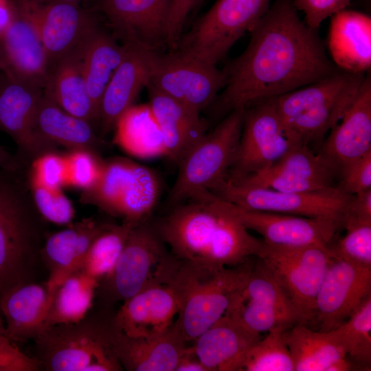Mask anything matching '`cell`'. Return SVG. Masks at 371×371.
Wrapping results in <instances>:
<instances>
[{"mask_svg":"<svg viewBox=\"0 0 371 371\" xmlns=\"http://www.w3.org/2000/svg\"><path fill=\"white\" fill-rule=\"evenodd\" d=\"M348 222L371 223V188L350 196L342 226Z\"/></svg>","mask_w":371,"mask_h":371,"instance_id":"f907efd6","label":"cell"},{"mask_svg":"<svg viewBox=\"0 0 371 371\" xmlns=\"http://www.w3.org/2000/svg\"><path fill=\"white\" fill-rule=\"evenodd\" d=\"M82 48L68 54L54 65L43 90L62 109L94 126L99 122V115L83 76Z\"/></svg>","mask_w":371,"mask_h":371,"instance_id":"f546056e","label":"cell"},{"mask_svg":"<svg viewBox=\"0 0 371 371\" xmlns=\"http://www.w3.org/2000/svg\"><path fill=\"white\" fill-rule=\"evenodd\" d=\"M43 89L10 78L0 71V131L14 142V157L29 166L42 155L57 151L58 146L38 131L36 114Z\"/></svg>","mask_w":371,"mask_h":371,"instance_id":"5bb4252c","label":"cell"},{"mask_svg":"<svg viewBox=\"0 0 371 371\" xmlns=\"http://www.w3.org/2000/svg\"><path fill=\"white\" fill-rule=\"evenodd\" d=\"M46 221L38 211L27 169L0 203V296L25 283L34 282L45 239Z\"/></svg>","mask_w":371,"mask_h":371,"instance_id":"277c9868","label":"cell"},{"mask_svg":"<svg viewBox=\"0 0 371 371\" xmlns=\"http://www.w3.org/2000/svg\"><path fill=\"white\" fill-rule=\"evenodd\" d=\"M175 371H207L203 364L195 355L191 346L187 347L180 357Z\"/></svg>","mask_w":371,"mask_h":371,"instance_id":"f5cc1de1","label":"cell"},{"mask_svg":"<svg viewBox=\"0 0 371 371\" xmlns=\"http://www.w3.org/2000/svg\"><path fill=\"white\" fill-rule=\"evenodd\" d=\"M229 179L243 186L281 192H307L336 187L330 170L311 147L302 144L293 145L279 159L262 170Z\"/></svg>","mask_w":371,"mask_h":371,"instance_id":"ac0fdd59","label":"cell"},{"mask_svg":"<svg viewBox=\"0 0 371 371\" xmlns=\"http://www.w3.org/2000/svg\"><path fill=\"white\" fill-rule=\"evenodd\" d=\"M171 0H98L95 10L107 19L122 43L155 52L166 43Z\"/></svg>","mask_w":371,"mask_h":371,"instance_id":"44dd1931","label":"cell"},{"mask_svg":"<svg viewBox=\"0 0 371 371\" xmlns=\"http://www.w3.org/2000/svg\"><path fill=\"white\" fill-rule=\"evenodd\" d=\"M34 204L46 221L58 225H70L74 217L71 203L60 189H52L31 179L28 175Z\"/></svg>","mask_w":371,"mask_h":371,"instance_id":"7bdbcfd3","label":"cell"},{"mask_svg":"<svg viewBox=\"0 0 371 371\" xmlns=\"http://www.w3.org/2000/svg\"><path fill=\"white\" fill-rule=\"evenodd\" d=\"M12 16L11 0H0V33L8 24Z\"/></svg>","mask_w":371,"mask_h":371,"instance_id":"11a10c76","label":"cell"},{"mask_svg":"<svg viewBox=\"0 0 371 371\" xmlns=\"http://www.w3.org/2000/svg\"><path fill=\"white\" fill-rule=\"evenodd\" d=\"M216 196L248 210L307 217L342 218L351 195L333 188L307 192H281L236 183L228 177L210 190Z\"/></svg>","mask_w":371,"mask_h":371,"instance_id":"7c38bea8","label":"cell"},{"mask_svg":"<svg viewBox=\"0 0 371 371\" xmlns=\"http://www.w3.org/2000/svg\"><path fill=\"white\" fill-rule=\"evenodd\" d=\"M21 172V168H0V203L16 183L20 177Z\"/></svg>","mask_w":371,"mask_h":371,"instance_id":"816d5d0a","label":"cell"},{"mask_svg":"<svg viewBox=\"0 0 371 371\" xmlns=\"http://www.w3.org/2000/svg\"><path fill=\"white\" fill-rule=\"evenodd\" d=\"M156 230L179 260L212 269L243 264L256 258L263 245L234 205L210 191L173 206Z\"/></svg>","mask_w":371,"mask_h":371,"instance_id":"7a4b0ae2","label":"cell"},{"mask_svg":"<svg viewBox=\"0 0 371 371\" xmlns=\"http://www.w3.org/2000/svg\"><path fill=\"white\" fill-rule=\"evenodd\" d=\"M364 74L338 70L317 82L272 98L293 137L310 147L320 144L341 119L366 78Z\"/></svg>","mask_w":371,"mask_h":371,"instance_id":"3957f363","label":"cell"},{"mask_svg":"<svg viewBox=\"0 0 371 371\" xmlns=\"http://www.w3.org/2000/svg\"><path fill=\"white\" fill-rule=\"evenodd\" d=\"M294 371H328L338 359L346 357L328 331L313 330L297 323L286 332Z\"/></svg>","mask_w":371,"mask_h":371,"instance_id":"836d02e7","label":"cell"},{"mask_svg":"<svg viewBox=\"0 0 371 371\" xmlns=\"http://www.w3.org/2000/svg\"><path fill=\"white\" fill-rule=\"evenodd\" d=\"M174 50L164 55L155 52L148 83L200 115L223 89V71L180 49Z\"/></svg>","mask_w":371,"mask_h":371,"instance_id":"8fae6325","label":"cell"},{"mask_svg":"<svg viewBox=\"0 0 371 371\" xmlns=\"http://www.w3.org/2000/svg\"><path fill=\"white\" fill-rule=\"evenodd\" d=\"M65 157L67 164L66 185L85 190L94 183L103 161L98 153L85 150H71Z\"/></svg>","mask_w":371,"mask_h":371,"instance_id":"ee69618b","label":"cell"},{"mask_svg":"<svg viewBox=\"0 0 371 371\" xmlns=\"http://www.w3.org/2000/svg\"><path fill=\"white\" fill-rule=\"evenodd\" d=\"M179 310V297L170 282L154 286L124 301L111 325L129 337H155L174 324Z\"/></svg>","mask_w":371,"mask_h":371,"instance_id":"7402d4cb","label":"cell"},{"mask_svg":"<svg viewBox=\"0 0 371 371\" xmlns=\"http://www.w3.org/2000/svg\"><path fill=\"white\" fill-rule=\"evenodd\" d=\"M245 109L227 114L177 164V175L168 198L170 205L210 191L228 177L238 150Z\"/></svg>","mask_w":371,"mask_h":371,"instance_id":"ba28073f","label":"cell"},{"mask_svg":"<svg viewBox=\"0 0 371 371\" xmlns=\"http://www.w3.org/2000/svg\"><path fill=\"white\" fill-rule=\"evenodd\" d=\"M156 229L146 221L131 230L111 273L98 284L106 304L125 301L140 291L170 282L181 260L169 253Z\"/></svg>","mask_w":371,"mask_h":371,"instance_id":"52a82bcc","label":"cell"},{"mask_svg":"<svg viewBox=\"0 0 371 371\" xmlns=\"http://www.w3.org/2000/svg\"><path fill=\"white\" fill-rule=\"evenodd\" d=\"M98 284L80 270L64 279L52 293L45 327L82 319L93 307Z\"/></svg>","mask_w":371,"mask_h":371,"instance_id":"d590c367","label":"cell"},{"mask_svg":"<svg viewBox=\"0 0 371 371\" xmlns=\"http://www.w3.org/2000/svg\"><path fill=\"white\" fill-rule=\"evenodd\" d=\"M0 335L6 336L5 324H4V322L3 321L2 317L1 315V313H0Z\"/></svg>","mask_w":371,"mask_h":371,"instance_id":"6f0895ef","label":"cell"},{"mask_svg":"<svg viewBox=\"0 0 371 371\" xmlns=\"http://www.w3.org/2000/svg\"><path fill=\"white\" fill-rule=\"evenodd\" d=\"M249 32L246 49L223 70L225 85L214 101L218 113L245 109L338 71L293 0H277Z\"/></svg>","mask_w":371,"mask_h":371,"instance_id":"6da1fadb","label":"cell"},{"mask_svg":"<svg viewBox=\"0 0 371 371\" xmlns=\"http://www.w3.org/2000/svg\"><path fill=\"white\" fill-rule=\"evenodd\" d=\"M21 166L14 155H12L3 146L0 145V168L15 169Z\"/></svg>","mask_w":371,"mask_h":371,"instance_id":"db71d44e","label":"cell"},{"mask_svg":"<svg viewBox=\"0 0 371 371\" xmlns=\"http://www.w3.org/2000/svg\"><path fill=\"white\" fill-rule=\"evenodd\" d=\"M288 329L277 328L258 341L249 350L242 370L294 371L293 361L286 339Z\"/></svg>","mask_w":371,"mask_h":371,"instance_id":"f35d334b","label":"cell"},{"mask_svg":"<svg viewBox=\"0 0 371 371\" xmlns=\"http://www.w3.org/2000/svg\"><path fill=\"white\" fill-rule=\"evenodd\" d=\"M34 1L41 3H54V2L79 3L82 0H34Z\"/></svg>","mask_w":371,"mask_h":371,"instance_id":"9f6ffc18","label":"cell"},{"mask_svg":"<svg viewBox=\"0 0 371 371\" xmlns=\"http://www.w3.org/2000/svg\"><path fill=\"white\" fill-rule=\"evenodd\" d=\"M271 0H216L196 22L177 49L216 65L234 43L254 27Z\"/></svg>","mask_w":371,"mask_h":371,"instance_id":"9c48e42d","label":"cell"},{"mask_svg":"<svg viewBox=\"0 0 371 371\" xmlns=\"http://www.w3.org/2000/svg\"><path fill=\"white\" fill-rule=\"evenodd\" d=\"M30 6L50 70L60 59L82 48L100 26L94 12L79 3L30 0Z\"/></svg>","mask_w":371,"mask_h":371,"instance_id":"e0dca14e","label":"cell"},{"mask_svg":"<svg viewBox=\"0 0 371 371\" xmlns=\"http://www.w3.org/2000/svg\"><path fill=\"white\" fill-rule=\"evenodd\" d=\"M371 296V267L330 256L318 290L311 323L329 331Z\"/></svg>","mask_w":371,"mask_h":371,"instance_id":"2e32d148","label":"cell"},{"mask_svg":"<svg viewBox=\"0 0 371 371\" xmlns=\"http://www.w3.org/2000/svg\"><path fill=\"white\" fill-rule=\"evenodd\" d=\"M126 45L125 56L102 94L99 108L101 135L113 129L149 82L155 52L132 43Z\"/></svg>","mask_w":371,"mask_h":371,"instance_id":"603a6c76","label":"cell"},{"mask_svg":"<svg viewBox=\"0 0 371 371\" xmlns=\"http://www.w3.org/2000/svg\"><path fill=\"white\" fill-rule=\"evenodd\" d=\"M159 191L158 179L152 170L132 161L119 185L113 216L135 225L147 221Z\"/></svg>","mask_w":371,"mask_h":371,"instance_id":"d6a6232c","label":"cell"},{"mask_svg":"<svg viewBox=\"0 0 371 371\" xmlns=\"http://www.w3.org/2000/svg\"><path fill=\"white\" fill-rule=\"evenodd\" d=\"M41 367L35 357L21 350L5 335H0V371H38Z\"/></svg>","mask_w":371,"mask_h":371,"instance_id":"c3c4849f","label":"cell"},{"mask_svg":"<svg viewBox=\"0 0 371 371\" xmlns=\"http://www.w3.org/2000/svg\"><path fill=\"white\" fill-rule=\"evenodd\" d=\"M250 331L261 334L277 328H290L300 323L298 316L270 305L238 297L226 311Z\"/></svg>","mask_w":371,"mask_h":371,"instance_id":"ab89813d","label":"cell"},{"mask_svg":"<svg viewBox=\"0 0 371 371\" xmlns=\"http://www.w3.org/2000/svg\"><path fill=\"white\" fill-rule=\"evenodd\" d=\"M92 308L78 322L46 326L33 340L41 370H122L110 343L111 318L102 319Z\"/></svg>","mask_w":371,"mask_h":371,"instance_id":"8992f818","label":"cell"},{"mask_svg":"<svg viewBox=\"0 0 371 371\" xmlns=\"http://www.w3.org/2000/svg\"><path fill=\"white\" fill-rule=\"evenodd\" d=\"M109 339L122 367L128 371H175L187 348L175 322L159 335L133 337L115 330L111 320Z\"/></svg>","mask_w":371,"mask_h":371,"instance_id":"cb8c5ba5","label":"cell"},{"mask_svg":"<svg viewBox=\"0 0 371 371\" xmlns=\"http://www.w3.org/2000/svg\"><path fill=\"white\" fill-rule=\"evenodd\" d=\"M296 144L300 143L290 133L271 98L256 102L245 109L238 150L227 177L235 179L262 170Z\"/></svg>","mask_w":371,"mask_h":371,"instance_id":"4fadbf2b","label":"cell"},{"mask_svg":"<svg viewBox=\"0 0 371 371\" xmlns=\"http://www.w3.org/2000/svg\"><path fill=\"white\" fill-rule=\"evenodd\" d=\"M148 106L160 128L166 157L178 164L206 133V123L200 115L184 104L146 85Z\"/></svg>","mask_w":371,"mask_h":371,"instance_id":"83f0119b","label":"cell"},{"mask_svg":"<svg viewBox=\"0 0 371 371\" xmlns=\"http://www.w3.org/2000/svg\"><path fill=\"white\" fill-rule=\"evenodd\" d=\"M203 1L171 0L166 35V44L169 47L177 49L188 16Z\"/></svg>","mask_w":371,"mask_h":371,"instance_id":"681fc988","label":"cell"},{"mask_svg":"<svg viewBox=\"0 0 371 371\" xmlns=\"http://www.w3.org/2000/svg\"><path fill=\"white\" fill-rule=\"evenodd\" d=\"M30 177L52 189H60L66 185L65 157L57 153H46L27 166Z\"/></svg>","mask_w":371,"mask_h":371,"instance_id":"f6af8a7d","label":"cell"},{"mask_svg":"<svg viewBox=\"0 0 371 371\" xmlns=\"http://www.w3.org/2000/svg\"><path fill=\"white\" fill-rule=\"evenodd\" d=\"M346 233L328 250L331 257L371 267V223L348 222Z\"/></svg>","mask_w":371,"mask_h":371,"instance_id":"b9f144b4","label":"cell"},{"mask_svg":"<svg viewBox=\"0 0 371 371\" xmlns=\"http://www.w3.org/2000/svg\"><path fill=\"white\" fill-rule=\"evenodd\" d=\"M108 225L84 218L45 238L41 256L49 273L46 283L51 295L64 279L80 269L91 243Z\"/></svg>","mask_w":371,"mask_h":371,"instance_id":"484cf974","label":"cell"},{"mask_svg":"<svg viewBox=\"0 0 371 371\" xmlns=\"http://www.w3.org/2000/svg\"><path fill=\"white\" fill-rule=\"evenodd\" d=\"M261 339L225 313L193 341L195 355L207 371H240L250 348Z\"/></svg>","mask_w":371,"mask_h":371,"instance_id":"d4e9b609","label":"cell"},{"mask_svg":"<svg viewBox=\"0 0 371 371\" xmlns=\"http://www.w3.org/2000/svg\"><path fill=\"white\" fill-rule=\"evenodd\" d=\"M114 129L115 143L129 154L141 158L166 156L160 128L148 105L132 106Z\"/></svg>","mask_w":371,"mask_h":371,"instance_id":"e575fe53","label":"cell"},{"mask_svg":"<svg viewBox=\"0 0 371 371\" xmlns=\"http://www.w3.org/2000/svg\"><path fill=\"white\" fill-rule=\"evenodd\" d=\"M251 267L249 260L219 269L181 261L170 284L179 300L175 323L186 342L224 315L244 287Z\"/></svg>","mask_w":371,"mask_h":371,"instance_id":"5b68a950","label":"cell"},{"mask_svg":"<svg viewBox=\"0 0 371 371\" xmlns=\"http://www.w3.org/2000/svg\"><path fill=\"white\" fill-rule=\"evenodd\" d=\"M258 259V262L252 265L238 297L293 313L300 318L293 305L275 277L260 260Z\"/></svg>","mask_w":371,"mask_h":371,"instance_id":"60d3db41","label":"cell"},{"mask_svg":"<svg viewBox=\"0 0 371 371\" xmlns=\"http://www.w3.org/2000/svg\"><path fill=\"white\" fill-rule=\"evenodd\" d=\"M36 126L46 139L68 150H85L98 154L104 144L91 123L62 109L44 90L37 111Z\"/></svg>","mask_w":371,"mask_h":371,"instance_id":"4dcf8cb0","label":"cell"},{"mask_svg":"<svg viewBox=\"0 0 371 371\" xmlns=\"http://www.w3.org/2000/svg\"><path fill=\"white\" fill-rule=\"evenodd\" d=\"M134 226L126 221L120 225L109 223L91 243L79 270L98 283L106 278L115 267Z\"/></svg>","mask_w":371,"mask_h":371,"instance_id":"74e56055","label":"cell"},{"mask_svg":"<svg viewBox=\"0 0 371 371\" xmlns=\"http://www.w3.org/2000/svg\"><path fill=\"white\" fill-rule=\"evenodd\" d=\"M234 205L245 227L262 236L265 244L274 247H328L337 229L342 226L339 220L333 218L248 210Z\"/></svg>","mask_w":371,"mask_h":371,"instance_id":"d6986e66","label":"cell"},{"mask_svg":"<svg viewBox=\"0 0 371 371\" xmlns=\"http://www.w3.org/2000/svg\"><path fill=\"white\" fill-rule=\"evenodd\" d=\"M126 47L100 26L82 51V69L87 89L99 115L100 103L113 74L122 61Z\"/></svg>","mask_w":371,"mask_h":371,"instance_id":"1f68e13d","label":"cell"},{"mask_svg":"<svg viewBox=\"0 0 371 371\" xmlns=\"http://www.w3.org/2000/svg\"><path fill=\"white\" fill-rule=\"evenodd\" d=\"M352 0H293L297 11L303 12L305 23L317 30L322 22L346 9Z\"/></svg>","mask_w":371,"mask_h":371,"instance_id":"7dc6e473","label":"cell"},{"mask_svg":"<svg viewBox=\"0 0 371 371\" xmlns=\"http://www.w3.org/2000/svg\"><path fill=\"white\" fill-rule=\"evenodd\" d=\"M337 178V188L348 195L371 188V151L348 164Z\"/></svg>","mask_w":371,"mask_h":371,"instance_id":"bcb514c9","label":"cell"},{"mask_svg":"<svg viewBox=\"0 0 371 371\" xmlns=\"http://www.w3.org/2000/svg\"><path fill=\"white\" fill-rule=\"evenodd\" d=\"M323 140L317 155L335 179L350 162L371 151V80L367 75L354 101Z\"/></svg>","mask_w":371,"mask_h":371,"instance_id":"ffe728a7","label":"cell"},{"mask_svg":"<svg viewBox=\"0 0 371 371\" xmlns=\"http://www.w3.org/2000/svg\"><path fill=\"white\" fill-rule=\"evenodd\" d=\"M11 19L0 33V71L44 89L50 69L32 16L30 0H11Z\"/></svg>","mask_w":371,"mask_h":371,"instance_id":"9a60e30c","label":"cell"},{"mask_svg":"<svg viewBox=\"0 0 371 371\" xmlns=\"http://www.w3.org/2000/svg\"><path fill=\"white\" fill-rule=\"evenodd\" d=\"M51 300L46 282L25 283L0 296L6 336L17 345L34 340L45 327Z\"/></svg>","mask_w":371,"mask_h":371,"instance_id":"f1b7e54d","label":"cell"},{"mask_svg":"<svg viewBox=\"0 0 371 371\" xmlns=\"http://www.w3.org/2000/svg\"><path fill=\"white\" fill-rule=\"evenodd\" d=\"M328 332L357 368L370 370L371 296L346 321Z\"/></svg>","mask_w":371,"mask_h":371,"instance_id":"8d00e7d4","label":"cell"},{"mask_svg":"<svg viewBox=\"0 0 371 371\" xmlns=\"http://www.w3.org/2000/svg\"><path fill=\"white\" fill-rule=\"evenodd\" d=\"M330 60L341 71L365 74L371 66V18L344 10L331 16L328 36Z\"/></svg>","mask_w":371,"mask_h":371,"instance_id":"4316f807","label":"cell"},{"mask_svg":"<svg viewBox=\"0 0 371 371\" xmlns=\"http://www.w3.org/2000/svg\"><path fill=\"white\" fill-rule=\"evenodd\" d=\"M256 258L281 286L297 311L300 322L308 326L312 322L315 298L330 260L328 247H279L263 242Z\"/></svg>","mask_w":371,"mask_h":371,"instance_id":"30bf717a","label":"cell"}]
</instances>
